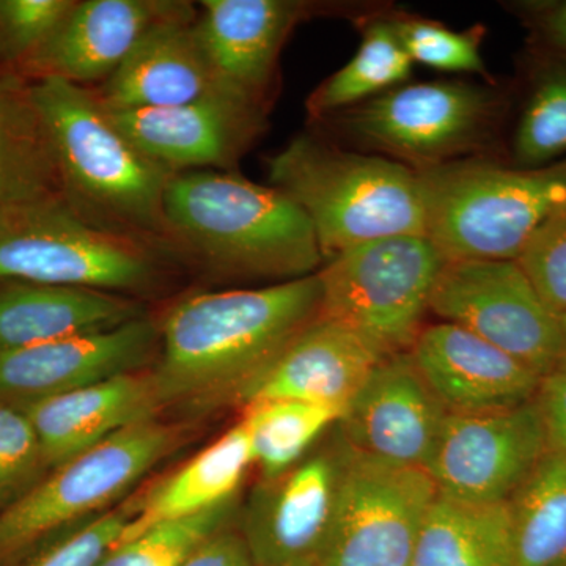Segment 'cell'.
Listing matches in <instances>:
<instances>
[{"instance_id":"cell-1","label":"cell","mask_w":566,"mask_h":566,"mask_svg":"<svg viewBox=\"0 0 566 566\" xmlns=\"http://www.w3.org/2000/svg\"><path fill=\"white\" fill-rule=\"evenodd\" d=\"M319 315L318 274L178 301L158 323L150 374L159 405L203 411L243 403L279 354Z\"/></svg>"},{"instance_id":"cell-2","label":"cell","mask_w":566,"mask_h":566,"mask_svg":"<svg viewBox=\"0 0 566 566\" xmlns=\"http://www.w3.org/2000/svg\"><path fill=\"white\" fill-rule=\"evenodd\" d=\"M164 219L177 255L227 277L296 281L326 262L314 227L289 196L234 172L175 174Z\"/></svg>"},{"instance_id":"cell-3","label":"cell","mask_w":566,"mask_h":566,"mask_svg":"<svg viewBox=\"0 0 566 566\" xmlns=\"http://www.w3.org/2000/svg\"><path fill=\"white\" fill-rule=\"evenodd\" d=\"M29 87L70 207L96 226L175 252L164 219L175 174L118 129L91 88L57 77L33 80Z\"/></svg>"},{"instance_id":"cell-4","label":"cell","mask_w":566,"mask_h":566,"mask_svg":"<svg viewBox=\"0 0 566 566\" xmlns=\"http://www.w3.org/2000/svg\"><path fill=\"white\" fill-rule=\"evenodd\" d=\"M268 177L307 216L326 262L370 241L424 234L419 174L385 156L300 134L268 161Z\"/></svg>"},{"instance_id":"cell-5","label":"cell","mask_w":566,"mask_h":566,"mask_svg":"<svg viewBox=\"0 0 566 566\" xmlns=\"http://www.w3.org/2000/svg\"><path fill=\"white\" fill-rule=\"evenodd\" d=\"M417 174L424 237L447 262L517 260L566 203V159L521 169L476 156Z\"/></svg>"},{"instance_id":"cell-6","label":"cell","mask_w":566,"mask_h":566,"mask_svg":"<svg viewBox=\"0 0 566 566\" xmlns=\"http://www.w3.org/2000/svg\"><path fill=\"white\" fill-rule=\"evenodd\" d=\"M177 253L104 229L63 197L0 205V282L137 294L161 283Z\"/></svg>"},{"instance_id":"cell-7","label":"cell","mask_w":566,"mask_h":566,"mask_svg":"<svg viewBox=\"0 0 566 566\" xmlns=\"http://www.w3.org/2000/svg\"><path fill=\"white\" fill-rule=\"evenodd\" d=\"M504 112V93L490 84L433 81L398 85L327 118L360 150L423 172L483 156Z\"/></svg>"},{"instance_id":"cell-8","label":"cell","mask_w":566,"mask_h":566,"mask_svg":"<svg viewBox=\"0 0 566 566\" xmlns=\"http://www.w3.org/2000/svg\"><path fill=\"white\" fill-rule=\"evenodd\" d=\"M447 264L424 234L370 241L318 271L323 318L352 331L379 357L411 352Z\"/></svg>"},{"instance_id":"cell-9","label":"cell","mask_w":566,"mask_h":566,"mask_svg":"<svg viewBox=\"0 0 566 566\" xmlns=\"http://www.w3.org/2000/svg\"><path fill=\"white\" fill-rule=\"evenodd\" d=\"M181 433L150 419L111 436L50 474L0 512V566L48 536L102 515L174 452Z\"/></svg>"},{"instance_id":"cell-10","label":"cell","mask_w":566,"mask_h":566,"mask_svg":"<svg viewBox=\"0 0 566 566\" xmlns=\"http://www.w3.org/2000/svg\"><path fill=\"white\" fill-rule=\"evenodd\" d=\"M428 312L479 335L542 378L562 363L560 316L547 307L516 260L447 262Z\"/></svg>"},{"instance_id":"cell-11","label":"cell","mask_w":566,"mask_h":566,"mask_svg":"<svg viewBox=\"0 0 566 566\" xmlns=\"http://www.w3.org/2000/svg\"><path fill=\"white\" fill-rule=\"evenodd\" d=\"M436 495L422 469L382 463L349 447L319 566H411Z\"/></svg>"},{"instance_id":"cell-12","label":"cell","mask_w":566,"mask_h":566,"mask_svg":"<svg viewBox=\"0 0 566 566\" xmlns=\"http://www.w3.org/2000/svg\"><path fill=\"white\" fill-rule=\"evenodd\" d=\"M348 453L337 423L300 463L253 488L238 528L253 565L322 564Z\"/></svg>"},{"instance_id":"cell-13","label":"cell","mask_w":566,"mask_h":566,"mask_svg":"<svg viewBox=\"0 0 566 566\" xmlns=\"http://www.w3.org/2000/svg\"><path fill=\"white\" fill-rule=\"evenodd\" d=\"M549 450L535 397L504 411L447 416L424 472L442 497L506 504Z\"/></svg>"},{"instance_id":"cell-14","label":"cell","mask_w":566,"mask_h":566,"mask_svg":"<svg viewBox=\"0 0 566 566\" xmlns=\"http://www.w3.org/2000/svg\"><path fill=\"white\" fill-rule=\"evenodd\" d=\"M447 416L408 352L382 357L375 365L338 430L363 455L424 471Z\"/></svg>"},{"instance_id":"cell-15","label":"cell","mask_w":566,"mask_h":566,"mask_svg":"<svg viewBox=\"0 0 566 566\" xmlns=\"http://www.w3.org/2000/svg\"><path fill=\"white\" fill-rule=\"evenodd\" d=\"M107 112L148 159L174 174L232 172L266 122V112L227 95L159 109Z\"/></svg>"},{"instance_id":"cell-16","label":"cell","mask_w":566,"mask_h":566,"mask_svg":"<svg viewBox=\"0 0 566 566\" xmlns=\"http://www.w3.org/2000/svg\"><path fill=\"white\" fill-rule=\"evenodd\" d=\"M159 349L147 316L102 333L73 335L0 354V403L28 405L144 370Z\"/></svg>"},{"instance_id":"cell-17","label":"cell","mask_w":566,"mask_h":566,"mask_svg":"<svg viewBox=\"0 0 566 566\" xmlns=\"http://www.w3.org/2000/svg\"><path fill=\"white\" fill-rule=\"evenodd\" d=\"M318 9L297 0H203L197 32L223 88L266 112L283 44Z\"/></svg>"},{"instance_id":"cell-18","label":"cell","mask_w":566,"mask_h":566,"mask_svg":"<svg viewBox=\"0 0 566 566\" xmlns=\"http://www.w3.org/2000/svg\"><path fill=\"white\" fill-rule=\"evenodd\" d=\"M411 356L446 411L455 416L504 411L534 400L542 376L457 324L424 326Z\"/></svg>"},{"instance_id":"cell-19","label":"cell","mask_w":566,"mask_h":566,"mask_svg":"<svg viewBox=\"0 0 566 566\" xmlns=\"http://www.w3.org/2000/svg\"><path fill=\"white\" fill-rule=\"evenodd\" d=\"M191 10V3L174 0L76 2L24 69L33 80L57 77L93 91L111 80L151 28Z\"/></svg>"},{"instance_id":"cell-20","label":"cell","mask_w":566,"mask_h":566,"mask_svg":"<svg viewBox=\"0 0 566 566\" xmlns=\"http://www.w3.org/2000/svg\"><path fill=\"white\" fill-rule=\"evenodd\" d=\"M196 22L191 10L145 33L111 80L91 88L104 109H159L211 96H233L219 81Z\"/></svg>"},{"instance_id":"cell-21","label":"cell","mask_w":566,"mask_h":566,"mask_svg":"<svg viewBox=\"0 0 566 566\" xmlns=\"http://www.w3.org/2000/svg\"><path fill=\"white\" fill-rule=\"evenodd\" d=\"M381 359L352 331L319 316L279 354L241 405L283 398L327 406L344 417Z\"/></svg>"},{"instance_id":"cell-22","label":"cell","mask_w":566,"mask_h":566,"mask_svg":"<svg viewBox=\"0 0 566 566\" xmlns=\"http://www.w3.org/2000/svg\"><path fill=\"white\" fill-rule=\"evenodd\" d=\"M21 408L35 427L51 471L132 424L156 419L163 409L150 371L117 376Z\"/></svg>"},{"instance_id":"cell-23","label":"cell","mask_w":566,"mask_h":566,"mask_svg":"<svg viewBox=\"0 0 566 566\" xmlns=\"http://www.w3.org/2000/svg\"><path fill=\"white\" fill-rule=\"evenodd\" d=\"M145 316L134 297L29 282H0V354L102 333Z\"/></svg>"},{"instance_id":"cell-24","label":"cell","mask_w":566,"mask_h":566,"mask_svg":"<svg viewBox=\"0 0 566 566\" xmlns=\"http://www.w3.org/2000/svg\"><path fill=\"white\" fill-rule=\"evenodd\" d=\"M251 465V439L240 420L172 475L137 497L136 516L123 531L118 543L136 538L159 524L197 515L238 497Z\"/></svg>"},{"instance_id":"cell-25","label":"cell","mask_w":566,"mask_h":566,"mask_svg":"<svg viewBox=\"0 0 566 566\" xmlns=\"http://www.w3.org/2000/svg\"><path fill=\"white\" fill-rule=\"evenodd\" d=\"M411 566H516L509 502L474 505L436 495Z\"/></svg>"},{"instance_id":"cell-26","label":"cell","mask_w":566,"mask_h":566,"mask_svg":"<svg viewBox=\"0 0 566 566\" xmlns=\"http://www.w3.org/2000/svg\"><path fill=\"white\" fill-rule=\"evenodd\" d=\"M63 197L31 87L0 77V205Z\"/></svg>"},{"instance_id":"cell-27","label":"cell","mask_w":566,"mask_h":566,"mask_svg":"<svg viewBox=\"0 0 566 566\" xmlns=\"http://www.w3.org/2000/svg\"><path fill=\"white\" fill-rule=\"evenodd\" d=\"M359 48L352 61L319 84L307 99L314 120L368 102L411 77L412 61L406 54L389 9H378L359 18Z\"/></svg>"},{"instance_id":"cell-28","label":"cell","mask_w":566,"mask_h":566,"mask_svg":"<svg viewBox=\"0 0 566 566\" xmlns=\"http://www.w3.org/2000/svg\"><path fill=\"white\" fill-rule=\"evenodd\" d=\"M516 566H566V458L549 450L509 501Z\"/></svg>"},{"instance_id":"cell-29","label":"cell","mask_w":566,"mask_h":566,"mask_svg":"<svg viewBox=\"0 0 566 566\" xmlns=\"http://www.w3.org/2000/svg\"><path fill=\"white\" fill-rule=\"evenodd\" d=\"M243 419L253 465L271 479L300 463L340 422L342 415L327 406L264 398L244 405Z\"/></svg>"},{"instance_id":"cell-30","label":"cell","mask_w":566,"mask_h":566,"mask_svg":"<svg viewBox=\"0 0 566 566\" xmlns=\"http://www.w3.org/2000/svg\"><path fill=\"white\" fill-rule=\"evenodd\" d=\"M512 150L515 167L538 169L566 159V55L536 52Z\"/></svg>"},{"instance_id":"cell-31","label":"cell","mask_w":566,"mask_h":566,"mask_svg":"<svg viewBox=\"0 0 566 566\" xmlns=\"http://www.w3.org/2000/svg\"><path fill=\"white\" fill-rule=\"evenodd\" d=\"M238 506L240 495L197 515L148 528L117 543L98 566H181L211 535L232 524Z\"/></svg>"},{"instance_id":"cell-32","label":"cell","mask_w":566,"mask_h":566,"mask_svg":"<svg viewBox=\"0 0 566 566\" xmlns=\"http://www.w3.org/2000/svg\"><path fill=\"white\" fill-rule=\"evenodd\" d=\"M395 32L412 63L449 73L479 74L490 81L482 44L485 28L475 24L465 31H453L441 22L390 11Z\"/></svg>"},{"instance_id":"cell-33","label":"cell","mask_w":566,"mask_h":566,"mask_svg":"<svg viewBox=\"0 0 566 566\" xmlns=\"http://www.w3.org/2000/svg\"><path fill=\"white\" fill-rule=\"evenodd\" d=\"M137 512V497L48 536L6 566H98Z\"/></svg>"},{"instance_id":"cell-34","label":"cell","mask_w":566,"mask_h":566,"mask_svg":"<svg viewBox=\"0 0 566 566\" xmlns=\"http://www.w3.org/2000/svg\"><path fill=\"white\" fill-rule=\"evenodd\" d=\"M39 434L21 406L0 403V512L50 474Z\"/></svg>"},{"instance_id":"cell-35","label":"cell","mask_w":566,"mask_h":566,"mask_svg":"<svg viewBox=\"0 0 566 566\" xmlns=\"http://www.w3.org/2000/svg\"><path fill=\"white\" fill-rule=\"evenodd\" d=\"M74 6L76 0H0V55L25 65Z\"/></svg>"},{"instance_id":"cell-36","label":"cell","mask_w":566,"mask_h":566,"mask_svg":"<svg viewBox=\"0 0 566 566\" xmlns=\"http://www.w3.org/2000/svg\"><path fill=\"white\" fill-rule=\"evenodd\" d=\"M547 307L566 314V203L536 230L516 260Z\"/></svg>"},{"instance_id":"cell-37","label":"cell","mask_w":566,"mask_h":566,"mask_svg":"<svg viewBox=\"0 0 566 566\" xmlns=\"http://www.w3.org/2000/svg\"><path fill=\"white\" fill-rule=\"evenodd\" d=\"M513 9L531 32L538 51L566 55V0L517 2Z\"/></svg>"},{"instance_id":"cell-38","label":"cell","mask_w":566,"mask_h":566,"mask_svg":"<svg viewBox=\"0 0 566 566\" xmlns=\"http://www.w3.org/2000/svg\"><path fill=\"white\" fill-rule=\"evenodd\" d=\"M549 449L566 458V370L545 376L536 394Z\"/></svg>"},{"instance_id":"cell-39","label":"cell","mask_w":566,"mask_h":566,"mask_svg":"<svg viewBox=\"0 0 566 566\" xmlns=\"http://www.w3.org/2000/svg\"><path fill=\"white\" fill-rule=\"evenodd\" d=\"M181 566H255L238 528H221L191 554Z\"/></svg>"},{"instance_id":"cell-40","label":"cell","mask_w":566,"mask_h":566,"mask_svg":"<svg viewBox=\"0 0 566 566\" xmlns=\"http://www.w3.org/2000/svg\"><path fill=\"white\" fill-rule=\"evenodd\" d=\"M562 331H564V356H562V363L558 365L557 370H566V314L560 316Z\"/></svg>"}]
</instances>
